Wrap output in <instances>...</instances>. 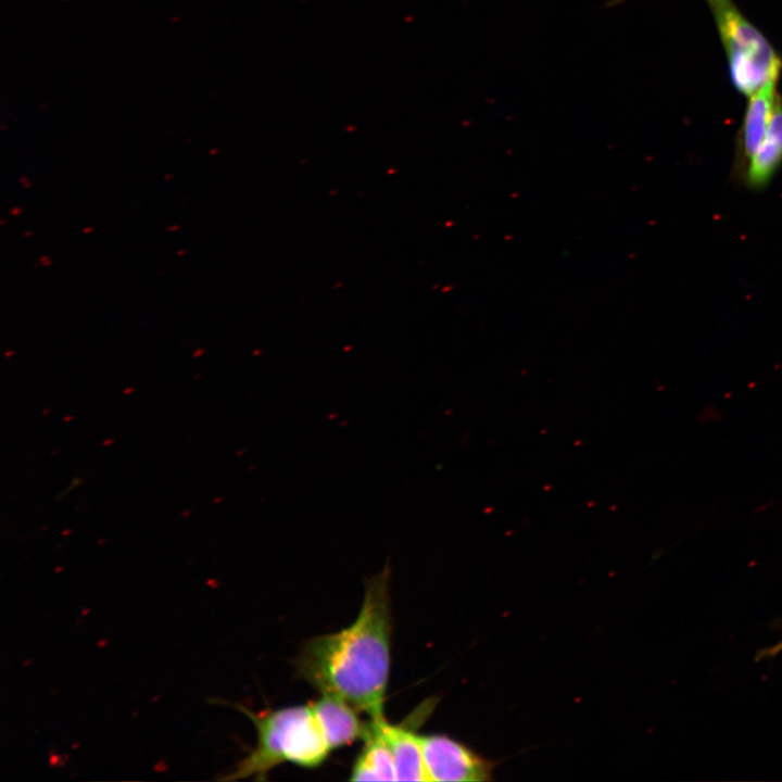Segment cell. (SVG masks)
I'll return each instance as SVG.
<instances>
[{"mask_svg":"<svg viewBox=\"0 0 782 782\" xmlns=\"http://www.w3.org/2000/svg\"><path fill=\"white\" fill-rule=\"evenodd\" d=\"M389 580L388 567L370 577L356 619L339 632L310 639L295 661L298 674L320 694L346 701L373 721L386 719L392 630Z\"/></svg>","mask_w":782,"mask_h":782,"instance_id":"6da1fadb","label":"cell"},{"mask_svg":"<svg viewBox=\"0 0 782 782\" xmlns=\"http://www.w3.org/2000/svg\"><path fill=\"white\" fill-rule=\"evenodd\" d=\"M734 86L752 96L770 81H777L782 61L759 30L731 0H709Z\"/></svg>","mask_w":782,"mask_h":782,"instance_id":"7a4b0ae2","label":"cell"},{"mask_svg":"<svg viewBox=\"0 0 782 782\" xmlns=\"http://www.w3.org/2000/svg\"><path fill=\"white\" fill-rule=\"evenodd\" d=\"M303 706L267 709L258 712L238 706V709L254 723L257 741L250 754L220 780L234 781L247 778L264 780L273 768L285 762L289 732Z\"/></svg>","mask_w":782,"mask_h":782,"instance_id":"3957f363","label":"cell"},{"mask_svg":"<svg viewBox=\"0 0 782 782\" xmlns=\"http://www.w3.org/2000/svg\"><path fill=\"white\" fill-rule=\"evenodd\" d=\"M428 781L491 780L493 764L444 734L420 735Z\"/></svg>","mask_w":782,"mask_h":782,"instance_id":"277c9868","label":"cell"},{"mask_svg":"<svg viewBox=\"0 0 782 782\" xmlns=\"http://www.w3.org/2000/svg\"><path fill=\"white\" fill-rule=\"evenodd\" d=\"M775 81H770L749 96L747 109L736 140L733 174L741 181L746 166L760 146L770 124L777 100Z\"/></svg>","mask_w":782,"mask_h":782,"instance_id":"5b68a950","label":"cell"},{"mask_svg":"<svg viewBox=\"0 0 782 782\" xmlns=\"http://www.w3.org/2000/svg\"><path fill=\"white\" fill-rule=\"evenodd\" d=\"M311 707L331 749L364 740L368 732L369 722H362L356 708L338 696L321 694Z\"/></svg>","mask_w":782,"mask_h":782,"instance_id":"8992f818","label":"cell"},{"mask_svg":"<svg viewBox=\"0 0 782 782\" xmlns=\"http://www.w3.org/2000/svg\"><path fill=\"white\" fill-rule=\"evenodd\" d=\"M375 722L391 748L396 781H428L420 735L411 728V722L391 724L387 719Z\"/></svg>","mask_w":782,"mask_h":782,"instance_id":"52a82bcc","label":"cell"},{"mask_svg":"<svg viewBox=\"0 0 782 782\" xmlns=\"http://www.w3.org/2000/svg\"><path fill=\"white\" fill-rule=\"evenodd\" d=\"M782 164V99L778 94L772 117L757 151L748 162L741 182L753 190L765 188Z\"/></svg>","mask_w":782,"mask_h":782,"instance_id":"ba28073f","label":"cell"},{"mask_svg":"<svg viewBox=\"0 0 782 782\" xmlns=\"http://www.w3.org/2000/svg\"><path fill=\"white\" fill-rule=\"evenodd\" d=\"M364 747L355 759L351 771V781H396V770L390 746L379 726L370 720L364 737Z\"/></svg>","mask_w":782,"mask_h":782,"instance_id":"9c48e42d","label":"cell"},{"mask_svg":"<svg viewBox=\"0 0 782 782\" xmlns=\"http://www.w3.org/2000/svg\"><path fill=\"white\" fill-rule=\"evenodd\" d=\"M781 649H782V642L779 643V644H777V646L770 648V649L768 651V653L771 654V655H773V654L780 652Z\"/></svg>","mask_w":782,"mask_h":782,"instance_id":"30bf717a","label":"cell"},{"mask_svg":"<svg viewBox=\"0 0 782 782\" xmlns=\"http://www.w3.org/2000/svg\"><path fill=\"white\" fill-rule=\"evenodd\" d=\"M625 1H627V0H609L608 3H607V5H608V7H614V5L620 4V3L625 2Z\"/></svg>","mask_w":782,"mask_h":782,"instance_id":"8fae6325","label":"cell"}]
</instances>
